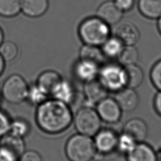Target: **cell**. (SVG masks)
Here are the masks:
<instances>
[{"instance_id":"cell-1","label":"cell","mask_w":161,"mask_h":161,"mask_svg":"<svg viewBox=\"0 0 161 161\" xmlns=\"http://www.w3.org/2000/svg\"><path fill=\"white\" fill-rule=\"evenodd\" d=\"M70 106L56 99H47L38 105L36 121L38 127L48 134H58L66 130L73 122Z\"/></svg>"},{"instance_id":"cell-2","label":"cell","mask_w":161,"mask_h":161,"mask_svg":"<svg viewBox=\"0 0 161 161\" xmlns=\"http://www.w3.org/2000/svg\"><path fill=\"white\" fill-rule=\"evenodd\" d=\"M79 34L85 44L99 47L110 37L109 25L97 16L89 18L80 24Z\"/></svg>"},{"instance_id":"cell-3","label":"cell","mask_w":161,"mask_h":161,"mask_svg":"<svg viewBox=\"0 0 161 161\" xmlns=\"http://www.w3.org/2000/svg\"><path fill=\"white\" fill-rule=\"evenodd\" d=\"M96 151L94 142L90 136L80 133L69 138L65 147V155L69 161H91Z\"/></svg>"},{"instance_id":"cell-4","label":"cell","mask_w":161,"mask_h":161,"mask_svg":"<svg viewBox=\"0 0 161 161\" xmlns=\"http://www.w3.org/2000/svg\"><path fill=\"white\" fill-rule=\"evenodd\" d=\"M73 122L79 133L89 136L95 135L99 131L101 126L99 114L89 107L79 109L73 118Z\"/></svg>"},{"instance_id":"cell-5","label":"cell","mask_w":161,"mask_h":161,"mask_svg":"<svg viewBox=\"0 0 161 161\" xmlns=\"http://www.w3.org/2000/svg\"><path fill=\"white\" fill-rule=\"evenodd\" d=\"M29 87L25 80L18 75L8 78L3 86L2 94L9 103L19 104L27 99Z\"/></svg>"},{"instance_id":"cell-6","label":"cell","mask_w":161,"mask_h":161,"mask_svg":"<svg viewBox=\"0 0 161 161\" xmlns=\"http://www.w3.org/2000/svg\"><path fill=\"white\" fill-rule=\"evenodd\" d=\"M98 75L99 80L108 90L119 91L126 86L124 67L120 64H106L99 69Z\"/></svg>"},{"instance_id":"cell-7","label":"cell","mask_w":161,"mask_h":161,"mask_svg":"<svg viewBox=\"0 0 161 161\" xmlns=\"http://www.w3.org/2000/svg\"><path fill=\"white\" fill-rule=\"evenodd\" d=\"M97 113L105 121L115 123L120 118L121 109L115 99L106 97L98 103Z\"/></svg>"},{"instance_id":"cell-8","label":"cell","mask_w":161,"mask_h":161,"mask_svg":"<svg viewBox=\"0 0 161 161\" xmlns=\"http://www.w3.org/2000/svg\"><path fill=\"white\" fill-rule=\"evenodd\" d=\"M97 17L100 18L108 25L118 23L122 18V12L112 1H105L97 8Z\"/></svg>"},{"instance_id":"cell-9","label":"cell","mask_w":161,"mask_h":161,"mask_svg":"<svg viewBox=\"0 0 161 161\" xmlns=\"http://www.w3.org/2000/svg\"><path fill=\"white\" fill-rule=\"evenodd\" d=\"M107 88L99 79H94L86 82L84 94L86 99L91 103H98L107 97Z\"/></svg>"},{"instance_id":"cell-10","label":"cell","mask_w":161,"mask_h":161,"mask_svg":"<svg viewBox=\"0 0 161 161\" xmlns=\"http://www.w3.org/2000/svg\"><path fill=\"white\" fill-rule=\"evenodd\" d=\"M116 36L125 46L135 45L140 38V32L135 25L126 22L121 24L116 30Z\"/></svg>"},{"instance_id":"cell-11","label":"cell","mask_w":161,"mask_h":161,"mask_svg":"<svg viewBox=\"0 0 161 161\" xmlns=\"http://www.w3.org/2000/svg\"><path fill=\"white\" fill-rule=\"evenodd\" d=\"M115 101L120 109L125 111L134 110L139 103V98L136 91L130 87L121 89L116 95Z\"/></svg>"},{"instance_id":"cell-12","label":"cell","mask_w":161,"mask_h":161,"mask_svg":"<svg viewBox=\"0 0 161 161\" xmlns=\"http://www.w3.org/2000/svg\"><path fill=\"white\" fill-rule=\"evenodd\" d=\"M60 75L56 72L48 70L43 72L38 78L36 86L48 96L52 95L62 82Z\"/></svg>"},{"instance_id":"cell-13","label":"cell","mask_w":161,"mask_h":161,"mask_svg":"<svg viewBox=\"0 0 161 161\" xmlns=\"http://www.w3.org/2000/svg\"><path fill=\"white\" fill-rule=\"evenodd\" d=\"M0 147L8 150L18 160L25 149L23 138L9 132L1 138Z\"/></svg>"},{"instance_id":"cell-14","label":"cell","mask_w":161,"mask_h":161,"mask_svg":"<svg viewBox=\"0 0 161 161\" xmlns=\"http://www.w3.org/2000/svg\"><path fill=\"white\" fill-rule=\"evenodd\" d=\"M124 134L131 138L135 142H142L147 135V126L140 119H131L125 124Z\"/></svg>"},{"instance_id":"cell-15","label":"cell","mask_w":161,"mask_h":161,"mask_svg":"<svg viewBox=\"0 0 161 161\" xmlns=\"http://www.w3.org/2000/svg\"><path fill=\"white\" fill-rule=\"evenodd\" d=\"M96 150L101 152H109L118 144L116 136L111 131L103 130L96 134L94 141Z\"/></svg>"},{"instance_id":"cell-16","label":"cell","mask_w":161,"mask_h":161,"mask_svg":"<svg viewBox=\"0 0 161 161\" xmlns=\"http://www.w3.org/2000/svg\"><path fill=\"white\" fill-rule=\"evenodd\" d=\"M48 6V0H21V10L30 17L42 16L46 12Z\"/></svg>"},{"instance_id":"cell-17","label":"cell","mask_w":161,"mask_h":161,"mask_svg":"<svg viewBox=\"0 0 161 161\" xmlns=\"http://www.w3.org/2000/svg\"><path fill=\"white\" fill-rule=\"evenodd\" d=\"M128 161H156V155L153 150L145 144L135 145L128 152Z\"/></svg>"},{"instance_id":"cell-18","label":"cell","mask_w":161,"mask_h":161,"mask_svg":"<svg viewBox=\"0 0 161 161\" xmlns=\"http://www.w3.org/2000/svg\"><path fill=\"white\" fill-rule=\"evenodd\" d=\"M99 70L98 65L81 60L76 64L75 68L76 75L79 79L85 82L96 78Z\"/></svg>"},{"instance_id":"cell-19","label":"cell","mask_w":161,"mask_h":161,"mask_svg":"<svg viewBox=\"0 0 161 161\" xmlns=\"http://www.w3.org/2000/svg\"><path fill=\"white\" fill-rule=\"evenodd\" d=\"M138 7L145 17L154 19L161 16V0H138Z\"/></svg>"},{"instance_id":"cell-20","label":"cell","mask_w":161,"mask_h":161,"mask_svg":"<svg viewBox=\"0 0 161 161\" xmlns=\"http://www.w3.org/2000/svg\"><path fill=\"white\" fill-rule=\"evenodd\" d=\"M125 75V86L135 89L143 82L144 75L142 69L136 64L124 67Z\"/></svg>"},{"instance_id":"cell-21","label":"cell","mask_w":161,"mask_h":161,"mask_svg":"<svg viewBox=\"0 0 161 161\" xmlns=\"http://www.w3.org/2000/svg\"><path fill=\"white\" fill-rule=\"evenodd\" d=\"M104 57L102 50L97 46L85 44L80 50L81 60L89 62L98 65L103 62Z\"/></svg>"},{"instance_id":"cell-22","label":"cell","mask_w":161,"mask_h":161,"mask_svg":"<svg viewBox=\"0 0 161 161\" xmlns=\"http://www.w3.org/2000/svg\"><path fill=\"white\" fill-rule=\"evenodd\" d=\"M125 45L116 36H110L102 45V52L109 58H118Z\"/></svg>"},{"instance_id":"cell-23","label":"cell","mask_w":161,"mask_h":161,"mask_svg":"<svg viewBox=\"0 0 161 161\" xmlns=\"http://www.w3.org/2000/svg\"><path fill=\"white\" fill-rule=\"evenodd\" d=\"M75 94H76L74 92L70 84L62 80L52 96H53L54 99L62 101L69 105L74 98Z\"/></svg>"},{"instance_id":"cell-24","label":"cell","mask_w":161,"mask_h":161,"mask_svg":"<svg viewBox=\"0 0 161 161\" xmlns=\"http://www.w3.org/2000/svg\"><path fill=\"white\" fill-rule=\"evenodd\" d=\"M139 58L138 50L134 45L125 46L117 58L122 66H128L136 64Z\"/></svg>"},{"instance_id":"cell-25","label":"cell","mask_w":161,"mask_h":161,"mask_svg":"<svg viewBox=\"0 0 161 161\" xmlns=\"http://www.w3.org/2000/svg\"><path fill=\"white\" fill-rule=\"evenodd\" d=\"M21 10V0H0V15L12 17Z\"/></svg>"},{"instance_id":"cell-26","label":"cell","mask_w":161,"mask_h":161,"mask_svg":"<svg viewBox=\"0 0 161 161\" xmlns=\"http://www.w3.org/2000/svg\"><path fill=\"white\" fill-rule=\"evenodd\" d=\"M30 131L29 124L23 119H16L11 121L9 133L23 138Z\"/></svg>"},{"instance_id":"cell-27","label":"cell","mask_w":161,"mask_h":161,"mask_svg":"<svg viewBox=\"0 0 161 161\" xmlns=\"http://www.w3.org/2000/svg\"><path fill=\"white\" fill-rule=\"evenodd\" d=\"M18 53V47L13 42H6L0 45V55L6 61L13 60L16 57Z\"/></svg>"},{"instance_id":"cell-28","label":"cell","mask_w":161,"mask_h":161,"mask_svg":"<svg viewBox=\"0 0 161 161\" xmlns=\"http://www.w3.org/2000/svg\"><path fill=\"white\" fill-rule=\"evenodd\" d=\"M48 95L43 92L36 85L34 86L28 90L27 99L33 104L38 105L47 99Z\"/></svg>"},{"instance_id":"cell-29","label":"cell","mask_w":161,"mask_h":161,"mask_svg":"<svg viewBox=\"0 0 161 161\" xmlns=\"http://www.w3.org/2000/svg\"><path fill=\"white\" fill-rule=\"evenodd\" d=\"M150 79L154 86L161 91V59L152 67L150 71Z\"/></svg>"},{"instance_id":"cell-30","label":"cell","mask_w":161,"mask_h":161,"mask_svg":"<svg viewBox=\"0 0 161 161\" xmlns=\"http://www.w3.org/2000/svg\"><path fill=\"white\" fill-rule=\"evenodd\" d=\"M11 120L8 116L0 110V138L9 132Z\"/></svg>"},{"instance_id":"cell-31","label":"cell","mask_w":161,"mask_h":161,"mask_svg":"<svg viewBox=\"0 0 161 161\" xmlns=\"http://www.w3.org/2000/svg\"><path fill=\"white\" fill-rule=\"evenodd\" d=\"M119 145L121 150L129 152L135 145V142L128 135L124 134L119 141Z\"/></svg>"},{"instance_id":"cell-32","label":"cell","mask_w":161,"mask_h":161,"mask_svg":"<svg viewBox=\"0 0 161 161\" xmlns=\"http://www.w3.org/2000/svg\"><path fill=\"white\" fill-rule=\"evenodd\" d=\"M18 161H43L39 153L34 150L25 151L21 155Z\"/></svg>"},{"instance_id":"cell-33","label":"cell","mask_w":161,"mask_h":161,"mask_svg":"<svg viewBox=\"0 0 161 161\" xmlns=\"http://www.w3.org/2000/svg\"><path fill=\"white\" fill-rule=\"evenodd\" d=\"M113 2L116 6L122 11H128L133 7L135 0H114Z\"/></svg>"},{"instance_id":"cell-34","label":"cell","mask_w":161,"mask_h":161,"mask_svg":"<svg viewBox=\"0 0 161 161\" xmlns=\"http://www.w3.org/2000/svg\"><path fill=\"white\" fill-rule=\"evenodd\" d=\"M0 161H18V159L8 150L0 147Z\"/></svg>"},{"instance_id":"cell-35","label":"cell","mask_w":161,"mask_h":161,"mask_svg":"<svg viewBox=\"0 0 161 161\" xmlns=\"http://www.w3.org/2000/svg\"><path fill=\"white\" fill-rule=\"evenodd\" d=\"M154 103L157 112L161 115V91L156 95Z\"/></svg>"},{"instance_id":"cell-36","label":"cell","mask_w":161,"mask_h":161,"mask_svg":"<svg viewBox=\"0 0 161 161\" xmlns=\"http://www.w3.org/2000/svg\"><path fill=\"white\" fill-rule=\"evenodd\" d=\"M4 68V60L0 55V75L2 74Z\"/></svg>"},{"instance_id":"cell-37","label":"cell","mask_w":161,"mask_h":161,"mask_svg":"<svg viewBox=\"0 0 161 161\" xmlns=\"http://www.w3.org/2000/svg\"><path fill=\"white\" fill-rule=\"evenodd\" d=\"M157 28H158V30L160 33V34L161 35V16L158 18V22H157Z\"/></svg>"},{"instance_id":"cell-38","label":"cell","mask_w":161,"mask_h":161,"mask_svg":"<svg viewBox=\"0 0 161 161\" xmlns=\"http://www.w3.org/2000/svg\"><path fill=\"white\" fill-rule=\"evenodd\" d=\"M3 37H4V35H3V31H2L1 28H0V45L2 44Z\"/></svg>"},{"instance_id":"cell-39","label":"cell","mask_w":161,"mask_h":161,"mask_svg":"<svg viewBox=\"0 0 161 161\" xmlns=\"http://www.w3.org/2000/svg\"><path fill=\"white\" fill-rule=\"evenodd\" d=\"M0 101H1V98H0Z\"/></svg>"}]
</instances>
